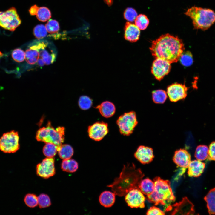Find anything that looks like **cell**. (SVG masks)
I'll use <instances>...</instances> for the list:
<instances>
[{
    "label": "cell",
    "mask_w": 215,
    "mask_h": 215,
    "mask_svg": "<svg viewBox=\"0 0 215 215\" xmlns=\"http://www.w3.org/2000/svg\"><path fill=\"white\" fill-rule=\"evenodd\" d=\"M184 14L192 19L196 29L206 30L215 22V12L210 9L194 6Z\"/></svg>",
    "instance_id": "3"
},
{
    "label": "cell",
    "mask_w": 215,
    "mask_h": 215,
    "mask_svg": "<svg viewBox=\"0 0 215 215\" xmlns=\"http://www.w3.org/2000/svg\"><path fill=\"white\" fill-rule=\"evenodd\" d=\"M2 56V53L0 51V57Z\"/></svg>",
    "instance_id": "43"
},
{
    "label": "cell",
    "mask_w": 215,
    "mask_h": 215,
    "mask_svg": "<svg viewBox=\"0 0 215 215\" xmlns=\"http://www.w3.org/2000/svg\"><path fill=\"white\" fill-rule=\"evenodd\" d=\"M135 25L141 30L145 29L149 24V20L144 14H140L137 16L135 21Z\"/></svg>",
    "instance_id": "30"
},
{
    "label": "cell",
    "mask_w": 215,
    "mask_h": 215,
    "mask_svg": "<svg viewBox=\"0 0 215 215\" xmlns=\"http://www.w3.org/2000/svg\"><path fill=\"white\" fill-rule=\"evenodd\" d=\"M99 200L102 206L106 208L110 207L115 202V195L113 192L105 191L100 195Z\"/></svg>",
    "instance_id": "21"
},
{
    "label": "cell",
    "mask_w": 215,
    "mask_h": 215,
    "mask_svg": "<svg viewBox=\"0 0 215 215\" xmlns=\"http://www.w3.org/2000/svg\"><path fill=\"white\" fill-rule=\"evenodd\" d=\"M13 59L17 62H21L25 59V52L20 48H16L14 50L12 53Z\"/></svg>",
    "instance_id": "37"
},
{
    "label": "cell",
    "mask_w": 215,
    "mask_h": 215,
    "mask_svg": "<svg viewBox=\"0 0 215 215\" xmlns=\"http://www.w3.org/2000/svg\"><path fill=\"white\" fill-rule=\"evenodd\" d=\"M208 158L210 160L215 161V141L212 142L209 146Z\"/></svg>",
    "instance_id": "39"
},
{
    "label": "cell",
    "mask_w": 215,
    "mask_h": 215,
    "mask_svg": "<svg viewBox=\"0 0 215 215\" xmlns=\"http://www.w3.org/2000/svg\"><path fill=\"white\" fill-rule=\"evenodd\" d=\"M138 122L136 113L134 111L125 113L117 119L116 123L120 133L128 136L132 134Z\"/></svg>",
    "instance_id": "8"
},
{
    "label": "cell",
    "mask_w": 215,
    "mask_h": 215,
    "mask_svg": "<svg viewBox=\"0 0 215 215\" xmlns=\"http://www.w3.org/2000/svg\"><path fill=\"white\" fill-rule=\"evenodd\" d=\"M36 16L39 21L44 22L50 19L51 14L48 8L45 7H42L39 8Z\"/></svg>",
    "instance_id": "28"
},
{
    "label": "cell",
    "mask_w": 215,
    "mask_h": 215,
    "mask_svg": "<svg viewBox=\"0 0 215 215\" xmlns=\"http://www.w3.org/2000/svg\"><path fill=\"white\" fill-rule=\"evenodd\" d=\"M152 97L153 101L156 103H164L167 98L166 92L162 90H158L153 91Z\"/></svg>",
    "instance_id": "29"
},
{
    "label": "cell",
    "mask_w": 215,
    "mask_h": 215,
    "mask_svg": "<svg viewBox=\"0 0 215 215\" xmlns=\"http://www.w3.org/2000/svg\"><path fill=\"white\" fill-rule=\"evenodd\" d=\"M39 53V59L36 64L42 67L53 63L57 56V52L53 44L43 39H38L33 42Z\"/></svg>",
    "instance_id": "6"
},
{
    "label": "cell",
    "mask_w": 215,
    "mask_h": 215,
    "mask_svg": "<svg viewBox=\"0 0 215 215\" xmlns=\"http://www.w3.org/2000/svg\"><path fill=\"white\" fill-rule=\"evenodd\" d=\"M62 170L66 172L73 173L76 172L78 168L77 162L72 159L63 160L61 163Z\"/></svg>",
    "instance_id": "24"
},
{
    "label": "cell",
    "mask_w": 215,
    "mask_h": 215,
    "mask_svg": "<svg viewBox=\"0 0 215 215\" xmlns=\"http://www.w3.org/2000/svg\"><path fill=\"white\" fill-rule=\"evenodd\" d=\"M154 187L153 181L148 178L141 180L139 185V189L141 192L147 196L153 192Z\"/></svg>",
    "instance_id": "23"
},
{
    "label": "cell",
    "mask_w": 215,
    "mask_h": 215,
    "mask_svg": "<svg viewBox=\"0 0 215 215\" xmlns=\"http://www.w3.org/2000/svg\"><path fill=\"white\" fill-rule=\"evenodd\" d=\"M24 202L26 205L30 208H34L38 205V197L33 194H28L24 198Z\"/></svg>",
    "instance_id": "35"
},
{
    "label": "cell",
    "mask_w": 215,
    "mask_h": 215,
    "mask_svg": "<svg viewBox=\"0 0 215 215\" xmlns=\"http://www.w3.org/2000/svg\"><path fill=\"white\" fill-rule=\"evenodd\" d=\"M204 199L207 203L209 214H215V188L209 191Z\"/></svg>",
    "instance_id": "22"
},
{
    "label": "cell",
    "mask_w": 215,
    "mask_h": 215,
    "mask_svg": "<svg viewBox=\"0 0 215 215\" xmlns=\"http://www.w3.org/2000/svg\"><path fill=\"white\" fill-rule=\"evenodd\" d=\"M208 148L205 145H200L196 148L195 157L198 160L203 161L208 158Z\"/></svg>",
    "instance_id": "26"
},
{
    "label": "cell",
    "mask_w": 215,
    "mask_h": 215,
    "mask_svg": "<svg viewBox=\"0 0 215 215\" xmlns=\"http://www.w3.org/2000/svg\"><path fill=\"white\" fill-rule=\"evenodd\" d=\"M47 32L50 34L57 32L59 30L60 26L59 22L56 20H49L45 26Z\"/></svg>",
    "instance_id": "34"
},
{
    "label": "cell",
    "mask_w": 215,
    "mask_h": 215,
    "mask_svg": "<svg viewBox=\"0 0 215 215\" xmlns=\"http://www.w3.org/2000/svg\"><path fill=\"white\" fill-rule=\"evenodd\" d=\"M105 3L109 6H110L113 3V0H104Z\"/></svg>",
    "instance_id": "42"
},
{
    "label": "cell",
    "mask_w": 215,
    "mask_h": 215,
    "mask_svg": "<svg viewBox=\"0 0 215 215\" xmlns=\"http://www.w3.org/2000/svg\"><path fill=\"white\" fill-rule=\"evenodd\" d=\"M124 16V18L128 21L133 22L137 16L136 10L131 7H128L125 10Z\"/></svg>",
    "instance_id": "38"
},
{
    "label": "cell",
    "mask_w": 215,
    "mask_h": 215,
    "mask_svg": "<svg viewBox=\"0 0 215 215\" xmlns=\"http://www.w3.org/2000/svg\"><path fill=\"white\" fill-rule=\"evenodd\" d=\"M58 152L59 157L63 160L70 159L74 153L73 148L68 144L62 145L58 149Z\"/></svg>",
    "instance_id": "25"
},
{
    "label": "cell",
    "mask_w": 215,
    "mask_h": 215,
    "mask_svg": "<svg viewBox=\"0 0 215 215\" xmlns=\"http://www.w3.org/2000/svg\"><path fill=\"white\" fill-rule=\"evenodd\" d=\"M125 196V200L130 208H143L145 207V198L139 189H132Z\"/></svg>",
    "instance_id": "10"
},
{
    "label": "cell",
    "mask_w": 215,
    "mask_h": 215,
    "mask_svg": "<svg viewBox=\"0 0 215 215\" xmlns=\"http://www.w3.org/2000/svg\"><path fill=\"white\" fill-rule=\"evenodd\" d=\"M152 55L170 63L177 62L185 49L182 41L177 36L162 35L152 41L150 48Z\"/></svg>",
    "instance_id": "1"
},
{
    "label": "cell",
    "mask_w": 215,
    "mask_h": 215,
    "mask_svg": "<svg viewBox=\"0 0 215 215\" xmlns=\"http://www.w3.org/2000/svg\"><path fill=\"white\" fill-rule=\"evenodd\" d=\"M19 136L14 130L4 133L0 138V150L5 153H13L19 148Z\"/></svg>",
    "instance_id": "7"
},
{
    "label": "cell",
    "mask_w": 215,
    "mask_h": 215,
    "mask_svg": "<svg viewBox=\"0 0 215 215\" xmlns=\"http://www.w3.org/2000/svg\"><path fill=\"white\" fill-rule=\"evenodd\" d=\"M142 173L139 169H136L133 164L124 165L119 176L116 178L111 184L107 185L113 192L119 196H125L132 189L138 188L141 180Z\"/></svg>",
    "instance_id": "2"
},
{
    "label": "cell",
    "mask_w": 215,
    "mask_h": 215,
    "mask_svg": "<svg viewBox=\"0 0 215 215\" xmlns=\"http://www.w3.org/2000/svg\"><path fill=\"white\" fill-rule=\"evenodd\" d=\"M205 165L204 163L197 159L191 161L188 167V176L190 177L199 176L203 173Z\"/></svg>",
    "instance_id": "18"
},
{
    "label": "cell",
    "mask_w": 215,
    "mask_h": 215,
    "mask_svg": "<svg viewBox=\"0 0 215 215\" xmlns=\"http://www.w3.org/2000/svg\"><path fill=\"white\" fill-rule=\"evenodd\" d=\"M46 143L43 149V154L47 157H53L58 151V147L53 143Z\"/></svg>",
    "instance_id": "27"
},
{
    "label": "cell",
    "mask_w": 215,
    "mask_h": 215,
    "mask_svg": "<svg viewBox=\"0 0 215 215\" xmlns=\"http://www.w3.org/2000/svg\"><path fill=\"white\" fill-rule=\"evenodd\" d=\"M173 160L178 166L186 168L191 161V155L186 150L180 149L175 151Z\"/></svg>",
    "instance_id": "16"
},
{
    "label": "cell",
    "mask_w": 215,
    "mask_h": 215,
    "mask_svg": "<svg viewBox=\"0 0 215 215\" xmlns=\"http://www.w3.org/2000/svg\"><path fill=\"white\" fill-rule=\"evenodd\" d=\"M95 108L99 109L100 113L103 116L106 118H110L113 116L116 111L114 105L109 101L103 102Z\"/></svg>",
    "instance_id": "19"
},
{
    "label": "cell",
    "mask_w": 215,
    "mask_h": 215,
    "mask_svg": "<svg viewBox=\"0 0 215 215\" xmlns=\"http://www.w3.org/2000/svg\"><path fill=\"white\" fill-rule=\"evenodd\" d=\"M179 59L182 64L185 67L190 66L193 63L192 55L191 52L188 51H183Z\"/></svg>",
    "instance_id": "31"
},
{
    "label": "cell",
    "mask_w": 215,
    "mask_h": 215,
    "mask_svg": "<svg viewBox=\"0 0 215 215\" xmlns=\"http://www.w3.org/2000/svg\"><path fill=\"white\" fill-rule=\"evenodd\" d=\"M21 21L16 9L11 7L4 12H0V26L13 31L21 24Z\"/></svg>",
    "instance_id": "9"
},
{
    "label": "cell",
    "mask_w": 215,
    "mask_h": 215,
    "mask_svg": "<svg viewBox=\"0 0 215 215\" xmlns=\"http://www.w3.org/2000/svg\"><path fill=\"white\" fill-rule=\"evenodd\" d=\"M33 34L38 39H42L47 35V31L45 26L42 24L37 25L34 28Z\"/></svg>",
    "instance_id": "32"
},
{
    "label": "cell",
    "mask_w": 215,
    "mask_h": 215,
    "mask_svg": "<svg viewBox=\"0 0 215 215\" xmlns=\"http://www.w3.org/2000/svg\"><path fill=\"white\" fill-rule=\"evenodd\" d=\"M37 175L44 179H48L55 173L54 159L53 157H47L44 159L36 167Z\"/></svg>",
    "instance_id": "11"
},
{
    "label": "cell",
    "mask_w": 215,
    "mask_h": 215,
    "mask_svg": "<svg viewBox=\"0 0 215 215\" xmlns=\"http://www.w3.org/2000/svg\"><path fill=\"white\" fill-rule=\"evenodd\" d=\"M146 214L163 215L165 214V213L159 208L153 206L148 209L146 213Z\"/></svg>",
    "instance_id": "40"
},
{
    "label": "cell",
    "mask_w": 215,
    "mask_h": 215,
    "mask_svg": "<svg viewBox=\"0 0 215 215\" xmlns=\"http://www.w3.org/2000/svg\"><path fill=\"white\" fill-rule=\"evenodd\" d=\"M140 35V29L135 25L127 22L124 27V38L130 42H135L139 40Z\"/></svg>",
    "instance_id": "17"
},
{
    "label": "cell",
    "mask_w": 215,
    "mask_h": 215,
    "mask_svg": "<svg viewBox=\"0 0 215 215\" xmlns=\"http://www.w3.org/2000/svg\"><path fill=\"white\" fill-rule=\"evenodd\" d=\"M154 187L153 191L147 196L148 200L155 205L159 204H165L166 201H174L175 198L171 187L170 182L159 177L153 179Z\"/></svg>",
    "instance_id": "4"
},
{
    "label": "cell",
    "mask_w": 215,
    "mask_h": 215,
    "mask_svg": "<svg viewBox=\"0 0 215 215\" xmlns=\"http://www.w3.org/2000/svg\"><path fill=\"white\" fill-rule=\"evenodd\" d=\"M188 89L185 84L174 83L168 87L167 93L171 101L176 102L186 98Z\"/></svg>",
    "instance_id": "14"
},
{
    "label": "cell",
    "mask_w": 215,
    "mask_h": 215,
    "mask_svg": "<svg viewBox=\"0 0 215 215\" xmlns=\"http://www.w3.org/2000/svg\"><path fill=\"white\" fill-rule=\"evenodd\" d=\"M78 104L80 108L82 110L89 109L92 106V101L91 99L87 96H82L79 98Z\"/></svg>",
    "instance_id": "33"
},
{
    "label": "cell",
    "mask_w": 215,
    "mask_h": 215,
    "mask_svg": "<svg viewBox=\"0 0 215 215\" xmlns=\"http://www.w3.org/2000/svg\"><path fill=\"white\" fill-rule=\"evenodd\" d=\"M25 53V60L30 65H36L39 59V53L33 42L28 46Z\"/></svg>",
    "instance_id": "20"
},
{
    "label": "cell",
    "mask_w": 215,
    "mask_h": 215,
    "mask_svg": "<svg viewBox=\"0 0 215 215\" xmlns=\"http://www.w3.org/2000/svg\"><path fill=\"white\" fill-rule=\"evenodd\" d=\"M108 124L98 121L88 126V133L90 138L95 141H100L108 133Z\"/></svg>",
    "instance_id": "13"
},
{
    "label": "cell",
    "mask_w": 215,
    "mask_h": 215,
    "mask_svg": "<svg viewBox=\"0 0 215 215\" xmlns=\"http://www.w3.org/2000/svg\"><path fill=\"white\" fill-rule=\"evenodd\" d=\"M39 7L36 5L32 6L29 10L30 14L32 16L36 15Z\"/></svg>",
    "instance_id": "41"
},
{
    "label": "cell",
    "mask_w": 215,
    "mask_h": 215,
    "mask_svg": "<svg viewBox=\"0 0 215 215\" xmlns=\"http://www.w3.org/2000/svg\"><path fill=\"white\" fill-rule=\"evenodd\" d=\"M38 205L40 208H44L50 206L51 201L49 196L45 194H41L38 197Z\"/></svg>",
    "instance_id": "36"
},
{
    "label": "cell",
    "mask_w": 215,
    "mask_h": 215,
    "mask_svg": "<svg viewBox=\"0 0 215 215\" xmlns=\"http://www.w3.org/2000/svg\"><path fill=\"white\" fill-rule=\"evenodd\" d=\"M64 127H58L55 129L48 121L46 127L41 128L37 131L36 138L39 141L53 143L58 149L64 142Z\"/></svg>",
    "instance_id": "5"
},
{
    "label": "cell",
    "mask_w": 215,
    "mask_h": 215,
    "mask_svg": "<svg viewBox=\"0 0 215 215\" xmlns=\"http://www.w3.org/2000/svg\"><path fill=\"white\" fill-rule=\"evenodd\" d=\"M171 68L169 62L162 59L156 58L153 62L151 72L157 80L160 81L168 74Z\"/></svg>",
    "instance_id": "12"
},
{
    "label": "cell",
    "mask_w": 215,
    "mask_h": 215,
    "mask_svg": "<svg viewBox=\"0 0 215 215\" xmlns=\"http://www.w3.org/2000/svg\"><path fill=\"white\" fill-rule=\"evenodd\" d=\"M134 156L138 161L143 164L150 163L154 157L152 148L144 145H140L138 147Z\"/></svg>",
    "instance_id": "15"
}]
</instances>
